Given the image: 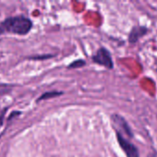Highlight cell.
<instances>
[{
  "label": "cell",
  "instance_id": "1",
  "mask_svg": "<svg viewBox=\"0 0 157 157\" xmlns=\"http://www.w3.org/2000/svg\"><path fill=\"white\" fill-rule=\"evenodd\" d=\"M33 27L30 18L24 15L8 17L0 22V35L5 33H12L16 35H27Z\"/></svg>",
  "mask_w": 157,
  "mask_h": 157
},
{
  "label": "cell",
  "instance_id": "2",
  "mask_svg": "<svg viewBox=\"0 0 157 157\" xmlns=\"http://www.w3.org/2000/svg\"><path fill=\"white\" fill-rule=\"evenodd\" d=\"M92 60L94 63L103 65L108 69H112L114 67V63L112 61V57L110 52L106 48H99L97 52L92 56Z\"/></svg>",
  "mask_w": 157,
  "mask_h": 157
},
{
  "label": "cell",
  "instance_id": "3",
  "mask_svg": "<svg viewBox=\"0 0 157 157\" xmlns=\"http://www.w3.org/2000/svg\"><path fill=\"white\" fill-rule=\"evenodd\" d=\"M111 121H112V126L115 129L116 132H119L124 136V134L127 136L128 139L132 138L133 134L128 124V122L125 121V119L118 114H114L111 116Z\"/></svg>",
  "mask_w": 157,
  "mask_h": 157
},
{
  "label": "cell",
  "instance_id": "4",
  "mask_svg": "<svg viewBox=\"0 0 157 157\" xmlns=\"http://www.w3.org/2000/svg\"><path fill=\"white\" fill-rule=\"evenodd\" d=\"M116 136H117L118 143H119L121 150L125 153L126 156L140 157L139 150L128 138H125L122 134H121L119 132H116Z\"/></svg>",
  "mask_w": 157,
  "mask_h": 157
},
{
  "label": "cell",
  "instance_id": "5",
  "mask_svg": "<svg viewBox=\"0 0 157 157\" xmlns=\"http://www.w3.org/2000/svg\"><path fill=\"white\" fill-rule=\"evenodd\" d=\"M147 32H148V29L145 27L137 26V27L132 28V29L131 30V32L129 34V41H130V43L137 42L139 40V39L142 38L143 36H144Z\"/></svg>",
  "mask_w": 157,
  "mask_h": 157
},
{
  "label": "cell",
  "instance_id": "6",
  "mask_svg": "<svg viewBox=\"0 0 157 157\" xmlns=\"http://www.w3.org/2000/svg\"><path fill=\"white\" fill-rule=\"evenodd\" d=\"M63 92H61V91H51V92H46L44 94H42L38 99H37V102H40V100H46V99H50V98H56V97H59L61 95H63Z\"/></svg>",
  "mask_w": 157,
  "mask_h": 157
},
{
  "label": "cell",
  "instance_id": "7",
  "mask_svg": "<svg viewBox=\"0 0 157 157\" xmlns=\"http://www.w3.org/2000/svg\"><path fill=\"white\" fill-rule=\"evenodd\" d=\"M84 65H86V62L84 60H81V59H78L76 61H74L72 63H70L68 65V68L69 69H75V68H80V67H83Z\"/></svg>",
  "mask_w": 157,
  "mask_h": 157
},
{
  "label": "cell",
  "instance_id": "8",
  "mask_svg": "<svg viewBox=\"0 0 157 157\" xmlns=\"http://www.w3.org/2000/svg\"><path fill=\"white\" fill-rule=\"evenodd\" d=\"M54 55L52 54H43V55H40V56H30L29 57L28 59L29 60H47V59H50V58H52Z\"/></svg>",
  "mask_w": 157,
  "mask_h": 157
},
{
  "label": "cell",
  "instance_id": "9",
  "mask_svg": "<svg viewBox=\"0 0 157 157\" xmlns=\"http://www.w3.org/2000/svg\"><path fill=\"white\" fill-rule=\"evenodd\" d=\"M6 109H5L2 111V113L0 114V127L3 125V121H4V118H5V112H6Z\"/></svg>",
  "mask_w": 157,
  "mask_h": 157
}]
</instances>
